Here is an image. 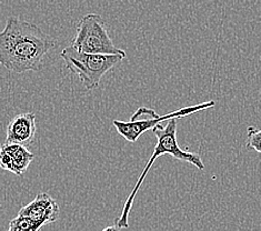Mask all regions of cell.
I'll return each instance as SVG.
<instances>
[{
  "instance_id": "1",
  "label": "cell",
  "mask_w": 261,
  "mask_h": 231,
  "mask_svg": "<svg viewBox=\"0 0 261 231\" xmlns=\"http://www.w3.org/2000/svg\"><path fill=\"white\" fill-rule=\"evenodd\" d=\"M55 47L56 41L38 26L8 17L0 31V65L15 73L39 71L45 56Z\"/></svg>"
},
{
  "instance_id": "2",
  "label": "cell",
  "mask_w": 261,
  "mask_h": 231,
  "mask_svg": "<svg viewBox=\"0 0 261 231\" xmlns=\"http://www.w3.org/2000/svg\"><path fill=\"white\" fill-rule=\"evenodd\" d=\"M177 120L178 119H176V118L175 119H170L167 121V124L165 127L160 123L159 126H157L152 130L153 134L157 137L156 147H154L151 157L149 158L145 169L142 170L138 181H137L134 187L133 191L130 192V195L125 202V206H123L120 217L116 219V226L118 228L120 229L129 228V215H130V211H132L137 192L139 191L140 187L142 183H144L145 178L147 177L149 170L151 169L153 162L156 161V159L160 157V156L170 155L178 160L189 162V164L197 167L198 169L200 170L204 169V164L202 162L200 156L197 153L189 152V151H185L179 147L178 140H177Z\"/></svg>"
},
{
  "instance_id": "3",
  "label": "cell",
  "mask_w": 261,
  "mask_h": 231,
  "mask_svg": "<svg viewBox=\"0 0 261 231\" xmlns=\"http://www.w3.org/2000/svg\"><path fill=\"white\" fill-rule=\"evenodd\" d=\"M127 55L87 54L69 46L60 53L66 68L76 74L87 90H95L106 73L115 68Z\"/></svg>"
},
{
  "instance_id": "4",
  "label": "cell",
  "mask_w": 261,
  "mask_h": 231,
  "mask_svg": "<svg viewBox=\"0 0 261 231\" xmlns=\"http://www.w3.org/2000/svg\"><path fill=\"white\" fill-rule=\"evenodd\" d=\"M215 105L216 102L211 100L195 106H189V107H185L173 112H169V114L164 116L158 115L156 110L152 108L139 107L132 116V118H130L129 121L114 120L113 124L117 129L118 134L121 137H123L129 142H136L142 134H145L148 130H153L164 121L175 119V118L179 119V118L187 117L189 115L196 114L198 111L214 107Z\"/></svg>"
},
{
  "instance_id": "5",
  "label": "cell",
  "mask_w": 261,
  "mask_h": 231,
  "mask_svg": "<svg viewBox=\"0 0 261 231\" xmlns=\"http://www.w3.org/2000/svg\"><path fill=\"white\" fill-rule=\"evenodd\" d=\"M70 46L87 54L127 55L125 50L115 46L108 34L107 24L97 14H87L82 17Z\"/></svg>"
},
{
  "instance_id": "6",
  "label": "cell",
  "mask_w": 261,
  "mask_h": 231,
  "mask_svg": "<svg viewBox=\"0 0 261 231\" xmlns=\"http://www.w3.org/2000/svg\"><path fill=\"white\" fill-rule=\"evenodd\" d=\"M37 133L36 115L34 112H24L15 116L6 128V138L3 145L30 146L35 140Z\"/></svg>"
},
{
  "instance_id": "7",
  "label": "cell",
  "mask_w": 261,
  "mask_h": 231,
  "mask_svg": "<svg viewBox=\"0 0 261 231\" xmlns=\"http://www.w3.org/2000/svg\"><path fill=\"white\" fill-rule=\"evenodd\" d=\"M59 212L58 203L47 192H40L32 202L23 206L18 215L26 217L43 227L57 220Z\"/></svg>"
},
{
  "instance_id": "8",
  "label": "cell",
  "mask_w": 261,
  "mask_h": 231,
  "mask_svg": "<svg viewBox=\"0 0 261 231\" xmlns=\"http://www.w3.org/2000/svg\"><path fill=\"white\" fill-rule=\"evenodd\" d=\"M2 148L10 156L12 161V173L18 177H22L28 167L35 158V155L30 152L27 147L20 145H3Z\"/></svg>"
},
{
  "instance_id": "9",
  "label": "cell",
  "mask_w": 261,
  "mask_h": 231,
  "mask_svg": "<svg viewBox=\"0 0 261 231\" xmlns=\"http://www.w3.org/2000/svg\"><path fill=\"white\" fill-rule=\"evenodd\" d=\"M42 227L28 218L18 215L9 222L8 231H39Z\"/></svg>"
},
{
  "instance_id": "10",
  "label": "cell",
  "mask_w": 261,
  "mask_h": 231,
  "mask_svg": "<svg viewBox=\"0 0 261 231\" xmlns=\"http://www.w3.org/2000/svg\"><path fill=\"white\" fill-rule=\"evenodd\" d=\"M246 147L249 150H254L261 153V127L248 128V139Z\"/></svg>"
},
{
  "instance_id": "11",
  "label": "cell",
  "mask_w": 261,
  "mask_h": 231,
  "mask_svg": "<svg viewBox=\"0 0 261 231\" xmlns=\"http://www.w3.org/2000/svg\"><path fill=\"white\" fill-rule=\"evenodd\" d=\"M101 231H120V228H118L116 224L115 226H110V227H107V228H105V229H102Z\"/></svg>"
}]
</instances>
